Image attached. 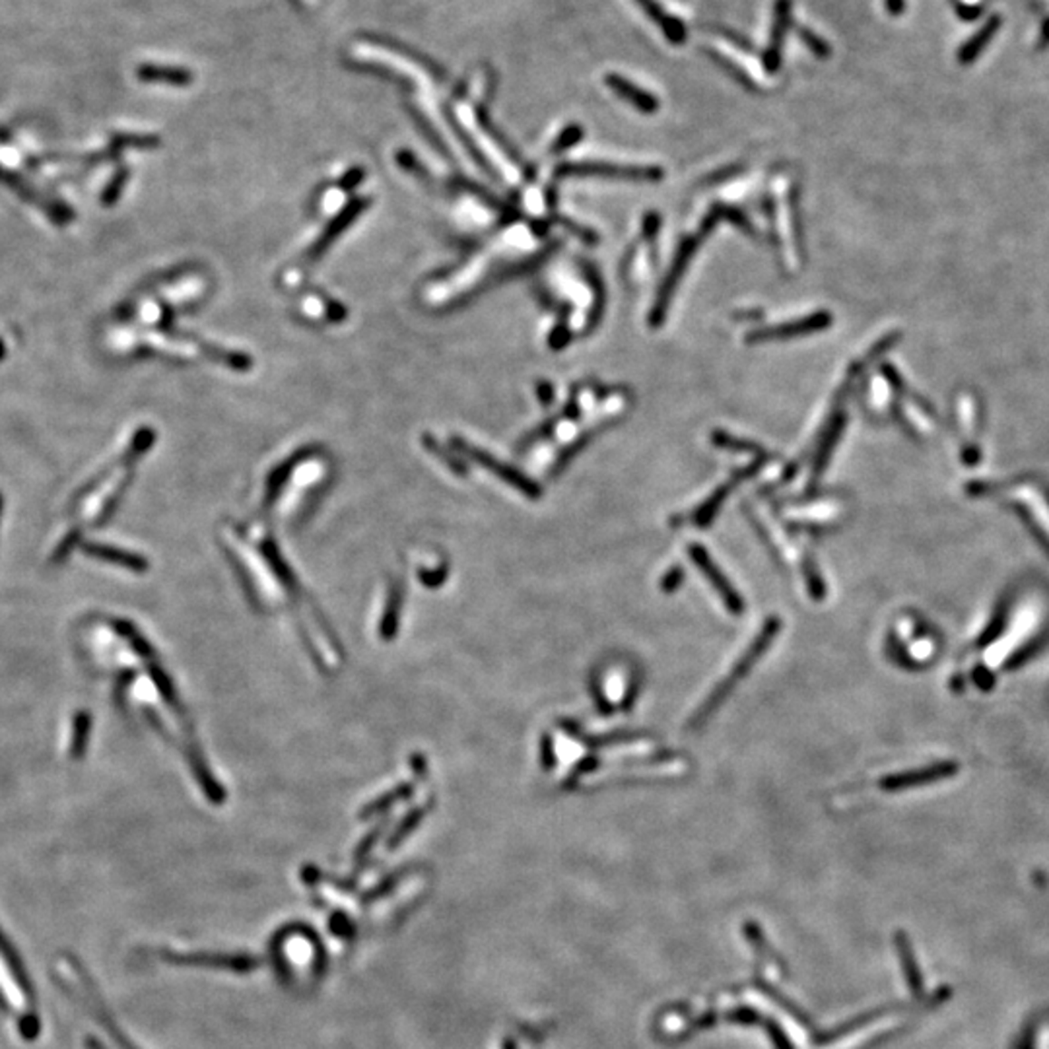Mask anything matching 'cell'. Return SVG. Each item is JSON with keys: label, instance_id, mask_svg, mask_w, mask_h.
Segmentation results:
<instances>
[{"label": "cell", "instance_id": "obj_1", "mask_svg": "<svg viewBox=\"0 0 1049 1049\" xmlns=\"http://www.w3.org/2000/svg\"><path fill=\"white\" fill-rule=\"evenodd\" d=\"M0 1011L12 1016L24 1038L35 1035L37 1011L33 993L22 972V964L3 935H0Z\"/></svg>", "mask_w": 1049, "mask_h": 1049}, {"label": "cell", "instance_id": "obj_2", "mask_svg": "<svg viewBox=\"0 0 1049 1049\" xmlns=\"http://www.w3.org/2000/svg\"><path fill=\"white\" fill-rule=\"evenodd\" d=\"M159 958L174 966H196V968H215V970H230L235 974H251L262 964L261 958L247 952H176L162 950Z\"/></svg>", "mask_w": 1049, "mask_h": 1049}, {"label": "cell", "instance_id": "obj_3", "mask_svg": "<svg viewBox=\"0 0 1049 1049\" xmlns=\"http://www.w3.org/2000/svg\"><path fill=\"white\" fill-rule=\"evenodd\" d=\"M558 176H608L630 181H657L663 176V171L657 167L615 166L605 162H576L558 167Z\"/></svg>", "mask_w": 1049, "mask_h": 1049}, {"label": "cell", "instance_id": "obj_4", "mask_svg": "<svg viewBox=\"0 0 1049 1049\" xmlns=\"http://www.w3.org/2000/svg\"><path fill=\"white\" fill-rule=\"evenodd\" d=\"M776 632H777V624H776V622L768 624V626H766V628H764V632H762V635H760V640L754 644V647H750V649H749V653L745 655V659H742V661L739 663V667H737V669H733V672L729 674V679H727V681H723V684H721L720 688H717L715 692H713V696H711V698L706 701V706H703V708L700 710V713L694 717V725H700L701 721H706V717H710V715H711V713L717 710V706H720L721 700H723V698L729 694V690H731V688L735 686V682L740 679V676L749 671V667L752 665V663H754L756 659H758V655L764 652L766 645H768V642L772 640V637H774V634H776Z\"/></svg>", "mask_w": 1049, "mask_h": 1049}, {"label": "cell", "instance_id": "obj_5", "mask_svg": "<svg viewBox=\"0 0 1049 1049\" xmlns=\"http://www.w3.org/2000/svg\"><path fill=\"white\" fill-rule=\"evenodd\" d=\"M791 24V0H777L774 6V22L769 32V42L764 51V69L769 74H776L781 66V51Z\"/></svg>", "mask_w": 1049, "mask_h": 1049}, {"label": "cell", "instance_id": "obj_6", "mask_svg": "<svg viewBox=\"0 0 1049 1049\" xmlns=\"http://www.w3.org/2000/svg\"><path fill=\"white\" fill-rule=\"evenodd\" d=\"M828 323H830V317L826 313H816V315L801 319V321H795V323H786V325H777V327H768V329H762V330H756V333L750 335L749 340L760 342V340L799 337L803 333H813V330L825 329Z\"/></svg>", "mask_w": 1049, "mask_h": 1049}, {"label": "cell", "instance_id": "obj_7", "mask_svg": "<svg viewBox=\"0 0 1049 1049\" xmlns=\"http://www.w3.org/2000/svg\"><path fill=\"white\" fill-rule=\"evenodd\" d=\"M606 86L618 94L622 100H626L628 103H632L635 110H640L644 113H653L659 110V101L653 94H649L647 90H642L640 86H635L630 80H626L624 76L618 74H608L606 76Z\"/></svg>", "mask_w": 1049, "mask_h": 1049}, {"label": "cell", "instance_id": "obj_8", "mask_svg": "<svg viewBox=\"0 0 1049 1049\" xmlns=\"http://www.w3.org/2000/svg\"><path fill=\"white\" fill-rule=\"evenodd\" d=\"M635 3L640 5V8L645 12V14L659 25L671 43H674V45L684 43L686 30H684L682 22L669 16L667 12L659 6L657 0H635Z\"/></svg>", "mask_w": 1049, "mask_h": 1049}, {"label": "cell", "instance_id": "obj_9", "mask_svg": "<svg viewBox=\"0 0 1049 1049\" xmlns=\"http://www.w3.org/2000/svg\"><path fill=\"white\" fill-rule=\"evenodd\" d=\"M84 550H86V554L98 558V560L110 562V564H119V566L130 569V572L142 574V572H146V569H148V562H146L144 558L132 554V552H125V550H119V548H111V547H100V544H88V547H84Z\"/></svg>", "mask_w": 1049, "mask_h": 1049}, {"label": "cell", "instance_id": "obj_10", "mask_svg": "<svg viewBox=\"0 0 1049 1049\" xmlns=\"http://www.w3.org/2000/svg\"><path fill=\"white\" fill-rule=\"evenodd\" d=\"M692 556H694V560L700 564V567L703 569V572H706V576H710V579L713 581V586L717 587V591H720L723 595V599H725L727 606L731 608L733 613H740V608H742L740 599H737V595L733 593V589L727 586L725 577L720 572H717L715 566L711 564V560L708 558V554L703 552L701 548H694V554Z\"/></svg>", "mask_w": 1049, "mask_h": 1049}, {"label": "cell", "instance_id": "obj_11", "mask_svg": "<svg viewBox=\"0 0 1049 1049\" xmlns=\"http://www.w3.org/2000/svg\"><path fill=\"white\" fill-rule=\"evenodd\" d=\"M138 76L146 82H169L185 86L193 80V74L187 69H177V66H159V64H142Z\"/></svg>", "mask_w": 1049, "mask_h": 1049}, {"label": "cell", "instance_id": "obj_12", "mask_svg": "<svg viewBox=\"0 0 1049 1049\" xmlns=\"http://www.w3.org/2000/svg\"><path fill=\"white\" fill-rule=\"evenodd\" d=\"M997 30H999V18L995 16V18H991V20H989V22L984 25V28H981V30H979V32H977V33H976V35L970 39V42H968V43H966V45L960 49V55H958L960 62H962V64H970V62H974V61L979 57V52L987 47V43L991 42V37L995 35V32H997Z\"/></svg>", "mask_w": 1049, "mask_h": 1049}, {"label": "cell", "instance_id": "obj_13", "mask_svg": "<svg viewBox=\"0 0 1049 1049\" xmlns=\"http://www.w3.org/2000/svg\"><path fill=\"white\" fill-rule=\"evenodd\" d=\"M401 603H403V595L401 589L395 587L389 593V601H387V608H385V616L381 622V630L379 634L385 637V640H391L396 632L398 626V613H401Z\"/></svg>", "mask_w": 1049, "mask_h": 1049}, {"label": "cell", "instance_id": "obj_14", "mask_svg": "<svg viewBox=\"0 0 1049 1049\" xmlns=\"http://www.w3.org/2000/svg\"><path fill=\"white\" fill-rule=\"evenodd\" d=\"M410 793H413V786H410V783H403L401 787H396V789L389 791V793L385 795V796H379V799H376V801L371 803L369 806H366L364 811H362V818H366V816H374V815H377V813H381V811H387V808H389L393 803L401 801V799H406V796H408Z\"/></svg>", "mask_w": 1049, "mask_h": 1049}, {"label": "cell", "instance_id": "obj_15", "mask_svg": "<svg viewBox=\"0 0 1049 1049\" xmlns=\"http://www.w3.org/2000/svg\"><path fill=\"white\" fill-rule=\"evenodd\" d=\"M88 731H90V715L78 713L76 723H74V742H72L74 758H80V756H82V750L88 745Z\"/></svg>", "mask_w": 1049, "mask_h": 1049}, {"label": "cell", "instance_id": "obj_16", "mask_svg": "<svg viewBox=\"0 0 1049 1049\" xmlns=\"http://www.w3.org/2000/svg\"><path fill=\"white\" fill-rule=\"evenodd\" d=\"M422 815H424L422 808H416V811L410 813V815H408V816H406V818L401 822V825H398V828H396V830H395V834H393V838L389 840V849H391V852H393V849H395L398 844H401V842L406 838V835H408L410 832H413V830H415V828L420 825Z\"/></svg>", "mask_w": 1049, "mask_h": 1049}, {"label": "cell", "instance_id": "obj_17", "mask_svg": "<svg viewBox=\"0 0 1049 1049\" xmlns=\"http://www.w3.org/2000/svg\"><path fill=\"white\" fill-rule=\"evenodd\" d=\"M330 931L344 940H350L356 933V927L348 915L337 911L335 915H330Z\"/></svg>", "mask_w": 1049, "mask_h": 1049}, {"label": "cell", "instance_id": "obj_18", "mask_svg": "<svg viewBox=\"0 0 1049 1049\" xmlns=\"http://www.w3.org/2000/svg\"><path fill=\"white\" fill-rule=\"evenodd\" d=\"M799 35H801V39H803V43H805L808 49H811L816 57H820V59H826V57L830 55V47H828V43H826L825 39H822V37H818L816 33H813L811 30H805V28H803V30L799 32Z\"/></svg>", "mask_w": 1049, "mask_h": 1049}, {"label": "cell", "instance_id": "obj_19", "mask_svg": "<svg viewBox=\"0 0 1049 1049\" xmlns=\"http://www.w3.org/2000/svg\"><path fill=\"white\" fill-rule=\"evenodd\" d=\"M398 876H401V873H395V874L387 876V879H385L381 884H377V886L374 888V891H369V892H367V896H364L362 900H364V901H367V904H371V901H376V900H379V898H383V896H387V894L393 891V888L396 886V882H398Z\"/></svg>", "mask_w": 1049, "mask_h": 1049}, {"label": "cell", "instance_id": "obj_20", "mask_svg": "<svg viewBox=\"0 0 1049 1049\" xmlns=\"http://www.w3.org/2000/svg\"><path fill=\"white\" fill-rule=\"evenodd\" d=\"M581 135H583V132H581V129H579V127H569V129H566V130L562 132V135L558 137V140H556V144H554V152H562V150H566L567 146H572L574 142H577V140L581 138Z\"/></svg>", "mask_w": 1049, "mask_h": 1049}, {"label": "cell", "instance_id": "obj_21", "mask_svg": "<svg viewBox=\"0 0 1049 1049\" xmlns=\"http://www.w3.org/2000/svg\"><path fill=\"white\" fill-rule=\"evenodd\" d=\"M904 6H906L904 0H886V10L888 14L892 16H900L901 12H904Z\"/></svg>", "mask_w": 1049, "mask_h": 1049}, {"label": "cell", "instance_id": "obj_22", "mask_svg": "<svg viewBox=\"0 0 1049 1049\" xmlns=\"http://www.w3.org/2000/svg\"><path fill=\"white\" fill-rule=\"evenodd\" d=\"M501 1047H503V1049H515V1044H513L511 1040H503Z\"/></svg>", "mask_w": 1049, "mask_h": 1049}]
</instances>
